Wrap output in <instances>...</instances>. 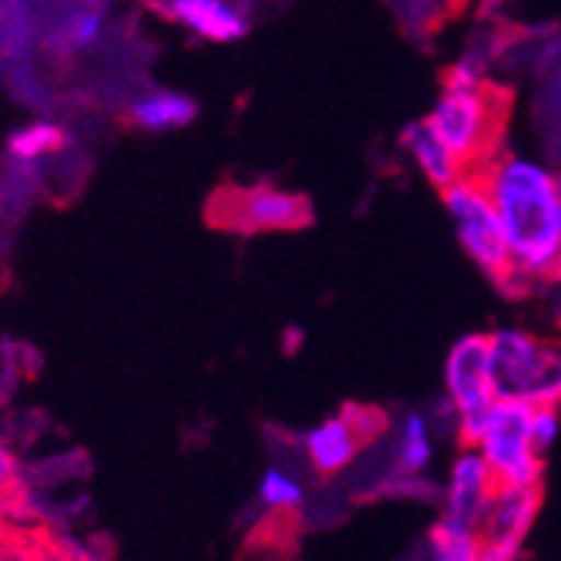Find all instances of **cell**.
Returning <instances> with one entry per match:
<instances>
[{"label": "cell", "instance_id": "11", "mask_svg": "<svg viewBox=\"0 0 561 561\" xmlns=\"http://www.w3.org/2000/svg\"><path fill=\"white\" fill-rule=\"evenodd\" d=\"M159 11L206 41H239L245 18L229 0H159Z\"/></svg>", "mask_w": 561, "mask_h": 561}, {"label": "cell", "instance_id": "13", "mask_svg": "<svg viewBox=\"0 0 561 561\" xmlns=\"http://www.w3.org/2000/svg\"><path fill=\"white\" fill-rule=\"evenodd\" d=\"M195 101L175 91H156V94H145L138 101H131L128 118L138 128L148 131H169V128H182L195 118Z\"/></svg>", "mask_w": 561, "mask_h": 561}, {"label": "cell", "instance_id": "4", "mask_svg": "<svg viewBox=\"0 0 561 561\" xmlns=\"http://www.w3.org/2000/svg\"><path fill=\"white\" fill-rule=\"evenodd\" d=\"M440 192H444V206L454 219V229H457V239H461L465 252L494 283L512 289L522 276L515 270L512 249H507L501 219L494 213V202H491L481 175L468 172Z\"/></svg>", "mask_w": 561, "mask_h": 561}, {"label": "cell", "instance_id": "5", "mask_svg": "<svg viewBox=\"0 0 561 561\" xmlns=\"http://www.w3.org/2000/svg\"><path fill=\"white\" fill-rule=\"evenodd\" d=\"M216 229L229 232H289L313 222V206L299 192L260 185H219L206 209Z\"/></svg>", "mask_w": 561, "mask_h": 561}, {"label": "cell", "instance_id": "7", "mask_svg": "<svg viewBox=\"0 0 561 561\" xmlns=\"http://www.w3.org/2000/svg\"><path fill=\"white\" fill-rule=\"evenodd\" d=\"M531 403L525 400H494L478 450L491 465L497 484H541L545 465L541 450L528 431Z\"/></svg>", "mask_w": 561, "mask_h": 561}, {"label": "cell", "instance_id": "15", "mask_svg": "<svg viewBox=\"0 0 561 561\" xmlns=\"http://www.w3.org/2000/svg\"><path fill=\"white\" fill-rule=\"evenodd\" d=\"M431 554L440 561H481L478 528L454 518H440L431 528Z\"/></svg>", "mask_w": 561, "mask_h": 561}, {"label": "cell", "instance_id": "12", "mask_svg": "<svg viewBox=\"0 0 561 561\" xmlns=\"http://www.w3.org/2000/svg\"><path fill=\"white\" fill-rule=\"evenodd\" d=\"M403 148L411 151V159L417 162V169L424 172L427 182H434L437 188H447L450 182H457L461 175H468V165L454 156L447 148V141L431 128V122H414L403 128Z\"/></svg>", "mask_w": 561, "mask_h": 561}, {"label": "cell", "instance_id": "20", "mask_svg": "<svg viewBox=\"0 0 561 561\" xmlns=\"http://www.w3.org/2000/svg\"><path fill=\"white\" fill-rule=\"evenodd\" d=\"M558 427H561V417H558V407H531V417H528V431H531V440L535 447L545 454L554 437H558Z\"/></svg>", "mask_w": 561, "mask_h": 561}, {"label": "cell", "instance_id": "21", "mask_svg": "<svg viewBox=\"0 0 561 561\" xmlns=\"http://www.w3.org/2000/svg\"><path fill=\"white\" fill-rule=\"evenodd\" d=\"M0 558H11V518L0 507Z\"/></svg>", "mask_w": 561, "mask_h": 561}, {"label": "cell", "instance_id": "14", "mask_svg": "<svg viewBox=\"0 0 561 561\" xmlns=\"http://www.w3.org/2000/svg\"><path fill=\"white\" fill-rule=\"evenodd\" d=\"M434 457V440H431V424L424 414H407L397 444H393V471L397 474H424Z\"/></svg>", "mask_w": 561, "mask_h": 561}, {"label": "cell", "instance_id": "6", "mask_svg": "<svg viewBox=\"0 0 561 561\" xmlns=\"http://www.w3.org/2000/svg\"><path fill=\"white\" fill-rule=\"evenodd\" d=\"M444 383L447 400L457 414V437L478 447L488 414L497 400L491 380V343L484 333H468L450 346L444 364Z\"/></svg>", "mask_w": 561, "mask_h": 561}, {"label": "cell", "instance_id": "18", "mask_svg": "<svg viewBox=\"0 0 561 561\" xmlns=\"http://www.w3.org/2000/svg\"><path fill=\"white\" fill-rule=\"evenodd\" d=\"M98 34H101V11H75V14H68V18L58 24L55 41H58L61 47L78 50V47L94 44Z\"/></svg>", "mask_w": 561, "mask_h": 561}, {"label": "cell", "instance_id": "10", "mask_svg": "<svg viewBox=\"0 0 561 561\" xmlns=\"http://www.w3.org/2000/svg\"><path fill=\"white\" fill-rule=\"evenodd\" d=\"M494 488H497V478H494L491 465L484 461V454L478 447L465 444V450L454 457L450 474H447L444 518H454V522H465V525L478 528Z\"/></svg>", "mask_w": 561, "mask_h": 561}, {"label": "cell", "instance_id": "16", "mask_svg": "<svg viewBox=\"0 0 561 561\" xmlns=\"http://www.w3.org/2000/svg\"><path fill=\"white\" fill-rule=\"evenodd\" d=\"M61 145H65V131L58 125L37 122V125H27V128L14 131L11 141H8V151H11L18 162H34L41 156H50V151H58Z\"/></svg>", "mask_w": 561, "mask_h": 561}, {"label": "cell", "instance_id": "22", "mask_svg": "<svg viewBox=\"0 0 561 561\" xmlns=\"http://www.w3.org/2000/svg\"><path fill=\"white\" fill-rule=\"evenodd\" d=\"M501 4H507V0H481V8H501Z\"/></svg>", "mask_w": 561, "mask_h": 561}, {"label": "cell", "instance_id": "17", "mask_svg": "<svg viewBox=\"0 0 561 561\" xmlns=\"http://www.w3.org/2000/svg\"><path fill=\"white\" fill-rule=\"evenodd\" d=\"M0 507L11 522H27V491L21 488V471L8 444L0 440Z\"/></svg>", "mask_w": 561, "mask_h": 561}, {"label": "cell", "instance_id": "1", "mask_svg": "<svg viewBox=\"0 0 561 561\" xmlns=\"http://www.w3.org/2000/svg\"><path fill=\"white\" fill-rule=\"evenodd\" d=\"M478 175L494 202L518 276H561V179L522 156H494Z\"/></svg>", "mask_w": 561, "mask_h": 561}, {"label": "cell", "instance_id": "3", "mask_svg": "<svg viewBox=\"0 0 561 561\" xmlns=\"http://www.w3.org/2000/svg\"><path fill=\"white\" fill-rule=\"evenodd\" d=\"M507 115V98L494 84H481L474 91H444L431 112V128L447 141V148L478 172L497 156V141Z\"/></svg>", "mask_w": 561, "mask_h": 561}, {"label": "cell", "instance_id": "19", "mask_svg": "<svg viewBox=\"0 0 561 561\" xmlns=\"http://www.w3.org/2000/svg\"><path fill=\"white\" fill-rule=\"evenodd\" d=\"M260 497H263V504L276 507V512H289V507H296L302 501V488H299V481H293L283 471H266L263 484H260Z\"/></svg>", "mask_w": 561, "mask_h": 561}, {"label": "cell", "instance_id": "9", "mask_svg": "<svg viewBox=\"0 0 561 561\" xmlns=\"http://www.w3.org/2000/svg\"><path fill=\"white\" fill-rule=\"evenodd\" d=\"M380 431H383L380 411H374V407H346V414L323 421L320 427L306 434L302 447L320 474H340L343 468L353 465L356 450L367 440H374V434Z\"/></svg>", "mask_w": 561, "mask_h": 561}, {"label": "cell", "instance_id": "8", "mask_svg": "<svg viewBox=\"0 0 561 561\" xmlns=\"http://www.w3.org/2000/svg\"><path fill=\"white\" fill-rule=\"evenodd\" d=\"M541 512V484H497L478 522L481 558L515 561Z\"/></svg>", "mask_w": 561, "mask_h": 561}, {"label": "cell", "instance_id": "2", "mask_svg": "<svg viewBox=\"0 0 561 561\" xmlns=\"http://www.w3.org/2000/svg\"><path fill=\"white\" fill-rule=\"evenodd\" d=\"M491 380L497 400H525L531 407H561V350L525 330H494Z\"/></svg>", "mask_w": 561, "mask_h": 561}]
</instances>
